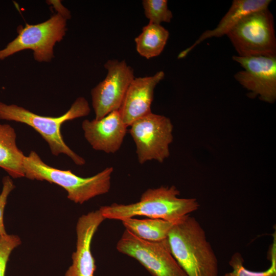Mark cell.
I'll list each match as a JSON object with an SVG mask.
<instances>
[{"mask_svg": "<svg viewBox=\"0 0 276 276\" xmlns=\"http://www.w3.org/2000/svg\"><path fill=\"white\" fill-rule=\"evenodd\" d=\"M167 240L173 257L188 276H219L217 257L204 229L191 214L173 224Z\"/></svg>", "mask_w": 276, "mask_h": 276, "instance_id": "1", "label": "cell"}, {"mask_svg": "<svg viewBox=\"0 0 276 276\" xmlns=\"http://www.w3.org/2000/svg\"><path fill=\"white\" fill-rule=\"evenodd\" d=\"M180 191L174 186L148 189L140 200L128 204L113 203L99 210L105 219L121 221L125 218L144 216L175 223L197 211L200 204L194 198H180Z\"/></svg>", "mask_w": 276, "mask_h": 276, "instance_id": "2", "label": "cell"}, {"mask_svg": "<svg viewBox=\"0 0 276 276\" xmlns=\"http://www.w3.org/2000/svg\"><path fill=\"white\" fill-rule=\"evenodd\" d=\"M90 112L88 102L83 97L77 98L65 113L57 117L38 115L23 107L0 101L1 119L21 123L32 127L48 144L53 155L64 154L78 166L84 165L85 160L65 144L61 127L64 123L86 116Z\"/></svg>", "mask_w": 276, "mask_h": 276, "instance_id": "3", "label": "cell"}, {"mask_svg": "<svg viewBox=\"0 0 276 276\" xmlns=\"http://www.w3.org/2000/svg\"><path fill=\"white\" fill-rule=\"evenodd\" d=\"M25 177L32 180H45L63 188L67 198L82 204L96 196L108 193L111 187L112 167H107L96 175L79 176L70 170H63L46 164L35 151H31L23 159Z\"/></svg>", "mask_w": 276, "mask_h": 276, "instance_id": "4", "label": "cell"}, {"mask_svg": "<svg viewBox=\"0 0 276 276\" xmlns=\"http://www.w3.org/2000/svg\"><path fill=\"white\" fill-rule=\"evenodd\" d=\"M226 36L238 56H276L274 18L268 8L245 16Z\"/></svg>", "mask_w": 276, "mask_h": 276, "instance_id": "5", "label": "cell"}, {"mask_svg": "<svg viewBox=\"0 0 276 276\" xmlns=\"http://www.w3.org/2000/svg\"><path fill=\"white\" fill-rule=\"evenodd\" d=\"M66 20L57 13L42 22L18 26L17 37L0 50V61L17 52L29 49L33 51L36 61H51L54 57L55 44L61 41L65 35Z\"/></svg>", "mask_w": 276, "mask_h": 276, "instance_id": "6", "label": "cell"}, {"mask_svg": "<svg viewBox=\"0 0 276 276\" xmlns=\"http://www.w3.org/2000/svg\"><path fill=\"white\" fill-rule=\"evenodd\" d=\"M116 248L137 260L152 276H188L173 257L167 238L149 241L125 229Z\"/></svg>", "mask_w": 276, "mask_h": 276, "instance_id": "7", "label": "cell"}, {"mask_svg": "<svg viewBox=\"0 0 276 276\" xmlns=\"http://www.w3.org/2000/svg\"><path fill=\"white\" fill-rule=\"evenodd\" d=\"M129 127L140 164L152 160L163 163L169 157V146L173 140V126L169 118L151 112Z\"/></svg>", "mask_w": 276, "mask_h": 276, "instance_id": "8", "label": "cell"}, {"mask_svg": "<svg viewBox=\"0 0 276 276\" xmlns=\"http://www.w3.org/2000/svg\"><path fill=\"white\" fill-rule=\"evenodd\" d=\"M104 67L107 71L106 77L91 90L95 119L97 120L120 109L127 89L135 78L133 69L125 60L109 59Z\"/></svg>", "mask_w": 276, "mask_h": 276, "instance_id": "9", "label": "cell"}, {"mask_svg": "<svg viewBox=\"0 0 276 276\" xmlns=\"http://www.w3.org/2000/svg\"><path fill=\"white\" fill-rule=\"evenodd\" d=\"M232 58L243 68L235 74L234 78L250 91L249 96L273 103L276 99V56L234 55Z\"/></svg>", "mask_w": 276, "mask_h": 276, "instance_id": "10", "label": "cell"}, {"mask_svg": "<svg viewBox=\"0 0 276 276\" xmlns=\"http://www.w3.org/2000/svg\"><path fill=\"white\" fill-rule=\"evenodd\" d=\"M105 219L99 209L79 218L76 227V249L72 256V265L64 276H95L96 265L91 251V243Z\"/></svg>", "mask_w": 276, "mask_h": 276, "instance_id": "11", "label": "cell"}, {"mask_svg": "<svg viewBox=\"0 0 276 276\" xmlns=\"http://www.w3.org/2000/svg\"><path fill=\"white\" fill-rule=\"evenodd\" d=\"M127 127L119 110L100 120H85L82 123L84 137L91 147L108 154L114 153L120 149Z\"/></svg>", "mask_w": 276, "mask_h": 276, "instance_id": "12", "label": "cell"}, {"mask_svg": "<svg viewBox=\"0 0 276 276\" xmlns=\"http://www.w3.org/2000/svg\"><path fill=\"white\" fill-rule=\"evenodd\" d=\"M164 77V72L159 71L152 76L134 78L132 80L118 110L127 127L151 112L154 89Z\"/></svg>", "mask_w": 276, "mask_h": 276, "instance_id": "13", "label": "cell"}, {"mask_svg": "<svg viewBox=\"0 0 276 276\" xmlns=\"http://www.w3.org/2000/svg\"><path fill=\"white\" fill-rule=\"evenodd\" d=\"M271 2L270 0H234L217 26L203 32L192 45L179 54L178 58L185 57L194 48L207 39L226 35L243 17L254 11L268 8Z\"/></svg>", "mask_w": 276, "mask_h": 276, "instance_id": "14", "label": "cell"}, {"mask_svg": "<svg viewBox=\"0 0 276 276\" xmlns=\"http://www.w3.org/2000/svg\"><path fill=\"white\" fill-rule=\"evenodd\" d=\"M16 140L15 129L9 124H0V168L14 178L25 177V155Z\"/></svg>", "mask_w": 276, "mask_h": 276, "instance_id": "15", "label": "cell"}, {"mask_svg": "<svg viewBox=\"0 0 276 276\" xmlns=\"http://www.w3.org/2000/svg\"><path fill=\"white\" fill-rule=\"evenodd\" d=\"M169 36V31L161 25L149 23L134 39L136 50L147 59L156 57L164 50Z\"/></svg>", "mask_w": 276, "mask_h": 276, "instance_id": "16", "label": "cell"}, {"mask_svg": "<svg viewBox=\"0 0 276 276\" xmlns=\"http://www.w3.org/2000/svg\"><path fill=\"white\" fill-rule=\"evenodd\" d=\"M127 229L137 237L149 241H159L166 239L175 223L160 219H139L134 217L121 220Z\"/></svg>", "mask_w": 276, "mask_h": 276, "instance_id": "17", "label": "cell"}, {"mask_svg": "<svg viewBox=\"0 0 276 276\" xmlns=\"http://www.w3.org/2000/svg\"><path fill=\"white\" fill-rule=\"evenodd\" d=\"M270 265L263 271H252L244 265V259L241 253L236 252L232 255L228 262L232 270L222 276H276V241L275 235L269 252Z\"/></svg>", "mask_w": 276, "mask_h": 276, "instance_id": "18", "label": "cell"}, {"mask_svg": "<svg viewBox=\"0 0 276 276\" xmlns=\"http://www.w3.org/2000/svg\"><path fill=\"white\" fill-rule=\"evenodd\" d=\"M142 5L149 23L160 25L162 22H170L173 18L166 0H143Z\"/></svg>", "mask_w": 276, "mask_h": 276, "instance_id": "19", "label": "cell"}, {"mask_svg": "<svg viewBox=\"0 0 276 276\" xmlns=\"http://www.w3.org/2000/svg\"><path fill=\"white\" fill-rule=\"evenodd\" d=\"M21 240L16 235H0V276H5L7 264L12 251L20 245Z\"/></svg>", "mask_w": 276, "mask_h": 276, "instance_id": "20", "label": "cell"}, {"mask_svg": "<svg viewBox=\"0 0 276 276\" xmlns=\"http://www.w3.org/2000/svg\"><path fill=\"white\" fill-rule=\"evenodd\" d=\"M15 188L12 180L8 176L3 179V188L0 194V235H6L4 224V212L7 198L11 192Z\"/></svg>", "mask_w": 276, "mask_h": 276, "instance_id": "21", "label": "cell"}, {"mask_svg": "<svg viewBox=\"0 0 276 276\" xmlns=\"http://www.w3.org/2000/svg\"><path fill=\"white\" fill-rule=\"evenodd\" d=\"M51 2L53 4L55 8H57V13L61 14L67 19L71 17L70 11L61 4L60 1L59 2V1H54V2Z\"/></svg>", "mask_w": 276, "mask_h": 276, "instance_id": "22", "label": "cell"}]
</instances>
